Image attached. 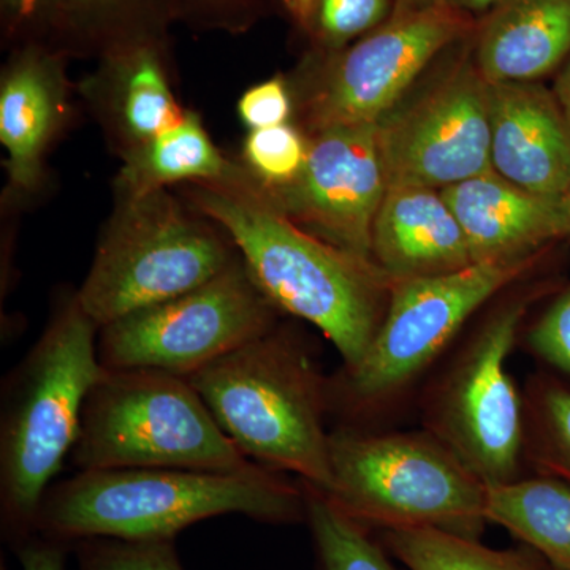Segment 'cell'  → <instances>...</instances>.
I'll list each match as a JSON object with an SVG mask.
<instances>
[{
    "mask_svg": "<svg viewBox=\"0 0 570 570\" xmlns=\"http://www.w3.org/2000/svg\"><path fill=\"white\" fill-rule=\"evenodd\" d=\"M190 204L230 236L247 272L279 313L321 330L352 370L370 351L393 279L371 257L311 235L284 216L245 175L193 183Z\"/></svg>",
    "mask_w": 570,
    "mask_h": 570,
    "instance_id": "cell-1",
    "label": "cell"
},
{
    "mask_svg": "<svg viewBox=\"0 0 570 570\" xmlns=\"http://www.w3.org/2000/svg\"><path fill=\"white\" fill-rule=\"evenodd\" d=\"M306 489L281 472L127 468L77 472L52 483L36 519V534L75 546L88 539L175 540L220 515L268 524L306 521Z\"/></svg>",
    "mask_w": 570,
    "mask_h": 570,
    "instance_id": "cell-2",
    "label": "cell"
},
{
    "mask_svg": "<svg viewBox=\"0 0 570 570\" xmlns=\"http://www.w3.org/2000/svg\"><path fill=\"white\" fill-rule=\"evenodd\" d=\"M99 326L77 292L3 381L0 403V523L13 549L36 534L41 499L70 456L86 397L104 374Z\"/></svg>",
    "mask_w": 570,
    "mask_h": 570,
    "instance_id": "cell-3",
    "label": "cell"
},
{
    "mask_svg": "<svg viewBox=\"0 0 570 570\" xmlns=\"http://www.w3.org/2000/svg\"><path fill=\"white\" fill-rule=\"evenodd\" d=\"M187 379L246 459L332 489L328 381L296 333L277 324Z\"/></svg>",
    "mask_w": 570,
    "mask_h": 570,
    "instance_id": "cell-4",
    "label": "cell"
},
{
    "mask_svg": "<svg viewBox=\"0 0 570 570\" xmlns=\"http://www.w3.org/2000/svg\"><path fill=\"white\" fill-rule=\"evenodd\" d=\"M325 497L363 527L434 528L479 540L489 485L430 431H330Z\"/></svg>",
    "mask_w": 570,
    "mask_h": 570,
    "instance_id": "cell-5",
    "label": "cell"
},
{
    "mask_svg": "<svg viewBox=\"0 0 570 570\" xmlns=\"http://www.w3.org/2000/svg\"><path fill=\"white\" fill-rule=\"evenodd\" d=\"M82 471L170 468L245 472L246 459L190 384L159 370H105L86 397L70 453Z\"/></svg>",
    "mask_w": 570,
    "mask_h": 570,
    "instance_id": "cell-6",
    "label": "cell"
},
{
    "mask_svg": "<svg viewBox=\"0 0 570 570\" xmlns=\"http://www.w3.org/2000/svg\"><path fill=\"white\" fill-rule=\"evenodd\" d=\"M239 258L230 236L167 189L118 198L78 302L99 328L194 291Z\"/></svg>",
    "mask_w": 570,
    "mask_h": 570,
    "instance_id": "cell-7",
    "label": "cell"
},
{
    "mask_svg": "<svg viewBox=\"0 0 570 570\" xmlns=\"http://www.w3.org/2000/svg\"><path fill=\"white\" fill-rule=\"evenodd\" d=\"M538 257L480 262L448 275L393 281L387 313L362 362L328 381L330 409L376 411L411 387L489 299Z\"/></svg>",
    "mask_w": 570,
    "mask_h": 570,
    "instance_id": "cell-8",
    "label": "cell"
},
{
    "mask_svg": "<svg viewBox=\"0 0 570 570\" xmlns=\"http://www.w3.org/2000/svg\"><path fill=\"white\" fill-rule=\"evenodd\" d=\"M531 295L499 306L464 344L425 403V426L487 485L517 480L523 401L508 371Z\"/></svg>",
    "mask_w": 570,
    "mask_h": 570,
    "instance_id": "cell-9",
    "label": "cell"
},
{
    "mask_svg": "<svg viewBox=\"0 0 570 570\" xmlns=\"http://www.w3.org/2000/svg\"><path fill=\"white\" fill-rule=\"evenodd\" d=\"M242 255L223 275L167 302L102 326L97 354L105 370H159L190 377L279 324Z\"/></svg>",
    "mask_w": 570,
    "mask_h": 570,
    "instance_id": "cell-10",
    "label": "cell"
},
{
    "mask_svg": "<svg viewBox=\"0 0 570 570\" xmlns=\"http://www.w3.org/2000/svg\"><path fill=\"white\" fill-rule=\"evenodd\" d=\"M478 21L445 3L395 9L384 24L333 51L303 97L311 134L379 124L441 52L469 39Z\"/></svg>",
    "mask_w": 570,
    "mask_h": 570,
    "instance_id": "cell-11",
    "label": "cell"
},
{
    "mask_svg": "<svg viewBox=\"0 0 570 570\" xmlns=\"http://www.w3.org/2000/svg\"><path fill=\"white\" fill-rule=\"evenodd\" d=\"M471 37L466 51L425 92L377 124L389 189L442 190L493 170L490 82L472 58Z\"/></svg>",
    "mask_w": 570,
    "mask_h": 570,
    "instance_id": "cell-12",
    "label": "cell"
},
{
    "mask_svg": "<svg viewBox=\"0 0 570 570\" xmlns=\"http://www.w3.org/2000/svg\"><path fill=\"white\" fill-rule=\"evenodd\" d=\"M302 174L288 186L261 190L284 216L330 245L371 257V235L389 186L377 124L307 135ZM373 258V257H371Z\"/></svg>",
    "mask_w": 570,
    "mask_h": 570,
    "instance_id": "cell-13",
    "label": "cell"
},
{
    "mask_svg": "<svg viewBox=\"0 0 570 570\" xmlns=\"http://www.w3.org/2000/svg\"><path fill=\"white\" fill-rule=\"evenodd\" d=\"M491 165L521 189L560 198L570 183V119L539 82L490 85Z\"/></svg>",
    "mask_w": 570,
    "mask_h": 570,
    "instance_id": "cell-14",
    "label": "cell"
},
{
    "mask_svg": "<svg viewBox=\"0 0 570 570\" xmlns=\"http://www.w3.org/2000/svg\"><path fill=\"white\" fill-rule=\"evenodd\" d=\"M466 236L474 264L538 257L566 238L558 198L521 189L497 171L441 190Z\"/></svg>",
    "mask_w": 570,
    "mask_h": 570,
    "instance_id": "cell-15",
    "label": "cell"
},
{
    "mask_svg": "<svg viewBox=\"0 0 570 570\" xmlns=\"http://www.w3.org/2000/svg\"><path fill=\"white\" fill-rule=\"evenodd\" d=\"M371 257L393 281L448 275L474 264L463 228L441 190L393 187L371 235Z\"/></svg>",
    "mask_w": 570,
    "mask_h": 570,
    "instance_id": "cell-16",
    "label": "cell"
},
{
    "mask_svg": "<svg viewBox=\"0 0 570 570\" xmlns=\"http://www.w3.org/2000/svg\"><path fill=\"white\" fill-rule=\"evenodd\" d=\"M67 112V85L58 59L26 51L0 82V141L7 153L9 187L29 195L43 181L45 156Z\"/></svg>",
    "mask_w": 570,
    "mask_h": 570,
    "instance_id": "cell-17",
    "label": "cell"
},
{
    "mask_svg": "<svg viewBox=\"0 0 570 570\" xmlns=\"http://www.w3.org/2000/svg\"><path fill=\"white\" fill-rule=\"evenodd\" d=\"M471 45L490 85L538 82L570 55V0H498L478 21Z\"/></svg>",
    "mask_w": 570,
    "mask_h": 570,
    "instance_id": "cell-18",
    "label": "cell"
},
{
    "mask_svg": "<svg viewBox=\"0 0 570 570\" xmlns=\"http://www.w3.org/2000/svg\"><path fill=\"white\" fill-rule=\"evenodd\" d=\"M85 91L121 157L176 126L186 115L159 52L146 43L111 52Z\"/></svg>",
    "mask_w": 570,
    "mask_h": 570,
    "instance_id": "cell-19",
    "label": "cell"
},
{
    "mask_svg": "<svg viewBox=\"0 0 570 570\" xmlns=\"http://www.w3.org/2000/svg\"><path fill=\"white\" fill-rule=\"evenodd\" d=\"M118 198L167 189L178 183H227L245 174L228 160L206 132L200 116L186 111L181 121L121 157Z\"/></svg>",
    "mask_w": 570,
    "mask_h": 570,
    "instance_id": "cell-20",
    "label": "cell"
},
{
    "mask_svg": "<svg viewBox=\"0 0 570 570\" xmlns=\"http://www.w3.org/2000/svg\"><path fill=\"white\" fill-rule=\"evenodd\" d=\"M487 519L538 551L551 569L570 570V483L542 475L489 485Z\"/></svg>",
    "mask_w": 570,
    "mask_h": 570,
    "instance_id": "cell-21",
    "label": "cell"
},
{
    "mask_svg": "<svg viewBox=\"0 0 570 570\" xmlns=\"http://www.w3.org/2000/svg\"><path fill=\"white\" fill-rule=\"evenodd\" d=\"M384 539L409 570H549L538 551L524 543L520 549L494 550L434 528L387 530Z\"/></svg>",
    "mask_w": 570,
    "mask_h": 570,
    "instance_id": "cell-22",
    "label": "cell"
},
{
    "mask_svg": "<svg viewBox=\"0 0 570 570\" xmlns=\"http://www.w3.org/2000/svg\"><path fill=\"white\" fill-rule=\"evenodd\" d=\"M303 485L318 570H395L363 524L351 519L322 491L305 482Z\"/></svg>",
    "mask_w": 570,
    "mask_h": 570,
    "instance_id": "cell-23",
    "label": "cell"
},
{
    "mask_svg": "<svg viewBox=\"0 0 570 570\" xmlns=\"http://www.w3.org/2000/svg\"><path fill=\"white\" fill-rule=\"evenodd\" d=\"M535 461L543 475L570 483V389L538 381L530 397Z\"/></svg>",
    "mask_w": 570,
    "mask_h": 570,
    "instance_id": "cell-24",
    "label": "cell"
},
{
    "mask_svg": "<svg viewBox=\"0 0 570 570\" xmlns=\"http://www.w3.org/2000/svg\"><path fill=\"white\" fill-rule=\"evenodd\" d=\"M309 138L291 122L249 130L243 142V167L261 190H275L298 178Z\"/></svg>",
    "mask_w": 570,
    "mask_h": 570,
    "instance_id": "cell-25",
    "label": "cell"
},
{
    "mask_svg": "<svg viewBox=\"0 0 570 570\" xmlns=\"http://www.w3.org/2000/svg\"><path fill=\"white\" fill-rule=\"evenodd\" d=\"M71 547L80 570H184L175 540L88 539Z\"/></svg>",
    "mask_w": 570,
    "mask_h": 570,
    "instance_id": "cell-26",
    "label": "cell"
},
{
    "mask_svg": "<svg viewBox=\"0 0 570 570\" xmlns=\"http://www.w3.org/2000/svg\"><path fill=\"white\" fill-rule=\"evenodd\" d=\"M387 18L390 0H317L313 13L318 39L332 51L373 32Z\"/></svg>",
    "mask_w": 570,
    "mask_h": 570,
    "instance_id": "cell-27",
    "label": "cell"
},
{
    "mask_svg": "<svg viewBox=\"0 0 570 570\" xmlns=\"http://www.w3.org/2000/svg\"><path fill=\"white\" fill-rule=\"evenodd\" d=\"M236 111L249 130L287 124L294 111V97L288 82L283 77L258 82L239 97Z\"/></svg>",
    "mask_w": 570,
    "mask_h": 570,
    "instance_id": "cell-28",
    "label": "cell"
},
{
    "mask_svg": "<svg viewBox=\"0 0 570 570\" xmlns=\"http://www.w3.org/2000/svg\"><path fill=\"white\" fill-rule=\"evenodd\" d=\"M528 344L543 362L570 374V287L532 325Z\"/></svg>",
    "mask_w": 570,
    "mask_h": 570,
    "instance_id": "cell-29",
    "label": "cell"
},
{
    "mask_svg": "<svg viewBox=\"0 0 570 570\" xmlns=\"http://www.w3.org/2000/svg\"><path fill=\"white\" fill-rule=\"evenodd\" d=\"M70 549L71 547L66 543L33 534L14 550L21 570H66L67 553Z\"/></svg>",
    "mask_w": 570,
    "mask_h": 570,
    "instance_id": "cell-30",
    "label": "cell"
},
{
    "mask_svg": "<svg viewBox=\"0 0 570 570\" xmlns=\"http://www.w3.org/2000/svg\"><path fill=\"white\" fill-rule=\"evenodd\" d=\"M78 28H97L121 13L130 0H55Z\"/></svg>",
    "mask_w": 570,
    "mask_h": 570,
    "instance_id": "cell-31",
    "label": "cell"
},
{
    "mask_svg": "<svg viewBox=\"0 0 570 570\" xmlns=\"http://www.w3.org/2000/svg\"><path fill=\"white\" fill-rule=\"evenodd\" d=\"M436 2L445 3L452 9L464 11V13L474 14L485 13L498 0H436Z\"/></svg>",
    "mask_w": 570,
    "mask_h": 570,
    "instance_id": "cell-32",
    "label": "cell"
},
{
    "mask_svg": "<svg viewBox=\"0 0 570 570\" xmlns=\"http://www.w3.org/2000/svg\"><path fill=\"white\" fill-rule=\"evenodd\" d=\"M553 91L560 100L562 110L570 119V59L566 62L564 69L561 70L560 77L554 82Z\"/></svg>",
    "mask_w": 570,
    "mask_h": 570,
    "instance_id": "cell-33",
    "label": "cell"
},
{
    "mask_svg": "<svg viewBox=\"0 0 570 570\" xmlns=\"http://www.w3.org/2000/svg\"><path fill=\"white\" fill-rule=\"evenodd\" d=\"M10 13L20 18H28L43 6L45 0H3Z\"/></svg>",
    "mask_w": 570,
    "mask_h": 570,
    "instance_id": "cell-34",
    "label": "cell"
},
{
    "mask_svg": "<svg viewBox=\"0 0 570 570\" xmlns=\"http://www.w3.org/2000/svg\"><path fill=\"white\" fill-rule=\"evenodd\" d=\"M317 0H288L292 11L302 24H309L313 20L314 7Z\"/></svg>",
    "mask_w": 570,
    "mask_h": 570,
    "instance_id": "cell-35",
    "label": "cell"
},
{
    "mask_svg": "<svg viewBox=\"0 0 570 570\" xmlns=\"http://www.w3.org/2000/svg\"><path fill=\"white\" fill-rule=\"evenodd\" d=\"M562 216H564L566 223V238L570 239V183L566 193L560 198Z\"/></svg>",
    "mask_w": 570,
    "mask_h": 570,
    "instance_id": "cell-36",
    "label": "cell"
},
{
    "mask_svg": "<svg viewBox=\"0 0 570 570\" xmlns=\"http://www.w3.org/2000/svg\"><path fill=\"white\" fill-rule=\"evenodd\" d=\"M431 0H396V9H407V7H420L430 3Z\"/></svg>",
    "mask_w": 570,
    "mask_h": 570,
    "instance_id": "cell-37",
    "label": "cell"
},
{
    "mask_svg": "<svg viewBox=\"0 0 570 570\" xmlns=\"http://www.w3.org/2000/svg\"><path fill=\"white\" fill-rule=\"evenodd\" d=\"M550 570H557V569H550Z\"/></svg>",
    "mask_w": 570,
    "mask_h": 570,
    "instance_id": "cell-38",
    "label": "cell"
}]
</instances>
